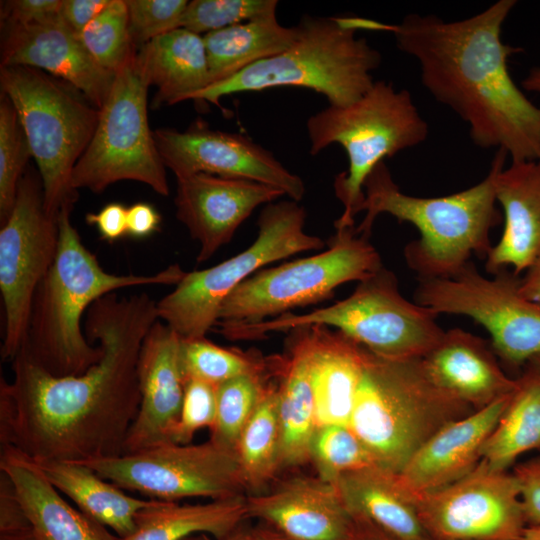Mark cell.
<instances>
[{
    "mask_svg": "<svg viewBox=\"0 0 540 540\" xmlns=\"http://www.w3.org/2000/svg\"><path fill=\"white\" fill-rule=\"evenodd\" d=\"M251 526L243 522L227 536L220 540H252Z\"/></svg>",
    "mask_w": 540,
    "mask_h": 540,
    "instance_id": "cell-53",
    "label": "cell"
},
{
    "mask_svg": "<svg viewBox=\"0 0 540 540\" xmlns=\"http://www.w3.org/2000/svg\"><path fill=\"white\" fill-rule=\"evenodd\" d=\"M430 309L407 300L396 275L382 266L358 282L353 293L335 304L305 314L290 312L253 324L220 323L229 340L261 339L268 333L323 325L334 327L370 352L388 359L423 358L444 330Z\"/></svg>",
    "mask_w": 540,
    "mask_h": 540,
    "instance_id": "cell-7",
    "label": "cell"
},
{
    "mask_svg": "<svg viewBox=\"0 0 540 540\" xmlns=\"http://www.w3.org/2000/svg\"><path fill=\"white\" fill-rule=\"evenodd\" d=\"M50 483L77 508L97 523L124 538L136 528L139 511L154 500L141 499L102 478L78 461L35 460Z\"/></svg>",
    "mask_w": 540,
    "mask_h": 540,
    "instance_id": "cell-30",
    "label": "cell"
},
{
    "mask_svg": "<svg viewBox=\"0 0 540 540\" xmlns=\"http://www.w3.org/2000/svg\"><path fill=\"white\" fill-rule=\"evenodd\" d=\"M278 384L268 383L262 397L243 428L236 447L247 490L265 491L280 469V424Z\"/></svg>",
    "mask_w": 540,
    "mask_h": 540,
    "instance_id": "cell-34",
    "label": "cell"
},
{
    "mask_svg": "<svg viewBox=\"0 0 540 540\" xmlns=\"http://www.w3.org/2000/svg\"><path fill=\"white\" fill-rule=\"evenodd\" d=\"M252 540H292L260 522L251 528Z\"/></svg>",
    "mask_w": 540,
    "mask_h": 540,
    "instance_id": "cell-50",
    "label": "cell"
},
{
    "mask_svg": "<svg viewBox=\"0 0 540 540\" xmlns=\"http://www.w3.org/2000/svg\"><path fill=\"white\" fill-rule=\"evenodd\" d=\"M309 461L317 477L333 485L346 473L376 466L358 437L344 425L317 427L310 445Z\"/></svg>",
    "mask_w": 540,
    "mask_h": 540,
    "instance_id": "cell-38",
    "label": "cell"
},
{
    "mask_svg": "<svg viewBox=\"0 0 540 540\" xmlns=\"http://www.w3.org/2000/svg\"><path fill=\"white\" fill-rule=\"evenodd\" d=\"M495 428L486 440L480 463L507 471L526 452L540 448V380L526 370Z\"/></svg>",
    "mask_w": 540,
    "mask_h": 540,
    "instance_id": "cell-33",
    "label": "cell"
},
{
    "mask_svg": "<svg viewBox=\"0 0 540 540\" xmlns=\"http://www.w3.org/2000/svg\"><path fill=\"white\" fill-rule=\"evenodd\" d=\"M474 411L432 380L422 358L388 359L363 347L349 427L377 467L399 474L433 434Z\"/></svg>",
    "mask_w": 540,
    "mask_h": 540,
    "instance_id": "cell-5",
    "label": "cell"
},
{
    "mask_svg": "<svg viewBox=\"0 0 540 540\" xmlns=\"http://www.w3.org/2000/svg\"><path fill=\"white\" fill-rule=\"evenodd\" d=\"M527 525H540V457L514 466Z\"/></svg>",
    "mask_w": 540,
    "mask_h": 540,
    "instance_id": "cell-44",
    "label": "cell"
},
{
    "mask_svg": "<svg viewBox=\"0 0 540 540\" xmlns=\"http://www.w3.org/2000/svg\"><path fill=\"white\" fill-rule=\"evenodd\" d=\"M247 518L292 540H351L356 523L335 485L291 476L268 491L246 495Z\"/></svg>",
    "mask_w": 540,
    "mask_h": 540,
    "instance_id": "cell-21",
    "label": "cell"
},
{
    "mask_svg": "<svg viewBox=\"0 0 540 540\" xmlns=\"http://www.w3.org/2000/svg\"><path fill=\"white\" fill-rule=\"evenodd\" d=\"M79 38L93 59L114 73L127 64L138 50L130 36L125 0H110Z\"/></svg>",
    "mask_w": 540,
    "mask_h": 540,
    "instance_id": "cell-37",
    "label": "cell"
},
{
    "mask_svg": "<svg viewBox=\"0 0 540 540\" xmlns=\"http://www.w3.org/2000/svg\"><path fill=\"white\" fill-rule=\"evenodd\" d=\"M247 519L246 495L198 504L154 500L136 515L135 530L117 540H184L197 534L220 540Z\"/></svg>",
    "mask_w": 540,
    "mask_h": 540,
    "instance_id": "cell-31",
    "label": "cell"
},
{
    "mask_svg": "<svg viewBox=\"0 0 540 540\" xmlns=\"http://www.w3.org/2000/svg\"><path fill=\"white\" fill-rule=\"evenodd\" d=\"M520 290L526 298L540 303V257L521 278Z\"/></svg>",
    "mask_w": 540,
    "mask_h": 540,
    "instance_id": "cell-49",
    "label": "cell"
},
{
    "mask_svg": "<svg viewBox=\"0 0 540 540\" xmlns=\"http://www.w3.org/2000/svg\"><path fill=\"white\" fill-rule=\"evenodd\" d=\"M522 87L530 92L540 93V67L532 68L522 81Z\"/></svg>",
    "mask_w": 540,
    "mask_h": 540,
    "instance_id": "cell-52",
    "label": "cell"
},
{
    "mask_svg": "<svg viewBox=\"0 0 540 540\" xmlns=\"http://www.w3.org/2000/svg\"><path fill=\"white\" fill-rule=\"evenodd\" d=\"M0 471L13 482L36 540L118 539L108 528L68 503L26 453L1 445Z\"/></svg>",
    "mask_w": 540,
    "mask_h": 540,
    "instance_id": "cell-25",
    "label": "cell"
},
{
    "mask_svg": "<svg viewBox=\"0 0 540 540\" xmlns=\"http://www.w3.org/2000/svg\"><path fill=\"white\" fill-rule=\"evenodd\" d=\"M31 522L9 476L0 471V535L31 531Z\"/></svg>",
    "mask_w": 540,
    "mask_h": 540,
    "instance_id": "cell-45",
    "label": "cell"
},
{
    "mask_svg": "<svg viewBox=\"0 0 540 540\" xmlns=\"http://www.w3.org/2000/svg\"><path fill=\"white\" fill-rule=\"evenodd\" d=\"M507 157L506 151L498 149L482 181L440 197L403 193L385 163H379L364 183L360 212L365 211V216L355 227L356 234L369 238L375 219L383 213L408 222L420 233L404 248L409 268L419 279L455 276L472 255L486 257L492 247L490 232L502 220L496 207L495 179Z\"/></svg>",
    "mask_w": 540,
    "mask_h": 540,
    "instance_id": "cell-3",
    "label": "cell"
},
{
    "mask_svg": "<svg viewBox=\"0 0 540 540\" xmlns=\"http://www.w3.org/2000/svg\"><path fill=\"white\" fill-rule=\"evenodd\" d=\"M306 211L299 202H271L258 218L256 240L244 251L207 269L183 273L168 295L157 301L158 317L181 339L206 337L219 309L241 283L275 261L323 249L325 242L305 232Z\"/></svg>",
    "mask_w": 540,
    "mask_h": 540,
    "instance_id": "cell-10",
    "label": "cell"
},
{
    "mask_svg": "<svg viewBox=\"0 0 540 540\" xmlns=\"http://www.w3.org/2000/svg\"><path fill=\"white\" fill-rule=\"evenodd\" d=\"M328 244L321 253L257 271L224 300L218 322L253 324L319 303L340 285L359 282L383 266L378 251L354 226L336 230Z\"/></svg>",
    "mask_w": 540,
    "mask_h": 540,
    "instance_id": "cell-11",
    "label": "cell"
},
{
    "mask_svg": "<svg viewBox=\"0 0 540 540\" xmlns=\"http://www.w3.org/2000/svg\"><path fill=\"white\" fill-rule=\"evenodd\" d=\"M422 361L438 386L474 410L512 394L518 386V379L501 368L491 343L459 328L444 331Z\"/></svg>",
    "mask_w": 540,
    "mask_h": 540,
    "instance_id": "cell-23",
    "label": "cell"
},
{
    "mask_svg": "<svg viewBox=\"0 0 540 540\" xmlns=\"http://www.w3.org/2000/svg\"><path fill=\"white\" fill-rule=\"evenodd\" d=\"M137 60L150 85L157 88L152 107L173 105L210 85L203 35L178 28L137 50Z\"/></svg>",
    "mask_w": 540,
    "mask_h": 540,
    "instance_id": "cell-28",
    "label": "cell"
},
{
    "mask_svg": "<svg viewBox=\"0 0 540 540\" xmlns=\"http://www.w3.org/2000/svg\"><path fill=\"white\" fill-rule=\"evenodd\" d=\"M540 161V160H539Z\"/></svg>",
    "mask_w": 540,
    "mask_h": 540,
    "instance_id": "cell-58",
    "label": "cell"
},
{
    "mask_svg": "<svg viewBox=\"0 0 540 540\" xmlns=\"http://www.w3.org/2000/svg\"><path fill=\"white\" fill-rule=\"evenodd\" d=\"M217 411V386L189 379L185 382L184 398L174 443L190 444L195 433L212 429Z\"/></svg>",
    "mask_w": 540,
    "mask_h": 540,
    "instance_id": "cell-42",
    "label": "cell"
},
{
    "mask_svg": "<svg viewBox=\"0 0 540 540\" xmlns=\"http://www.w3.org/2000/svg\"><path fill=\"white\" fill-rule=\"evenodd\" d=\"M1 3V23L34 24L61 17L62 0H10Z\"/></svg>",
    "mask_w": 540,
    "mask_h": 540,
    "instance_id": "cell-43",
    "label": "cell"
},
{
    "mask_svg": "<svg viewBox=\"0 0 540 540\" xmlns=\"http://www.w3.org/2000/svg\"><path fill=\"white\" fill-rule=\"evenodd\" d=\"M85 220L95 226L101 238L108 242L127 235V208L121 203H108L98 212L88 213Z\"/></svg>",
    "mask_w": 540,
    "mask_h": 540,
    "instance_id": "cell-46",
    "label": "cell"
},
{
    "mask_svg": "<svg viewBox=\"0 0 540 540\" xmlns=\"http://www.w3.org/2000/svg\"><path fill=\"white\" fill-rule=\"evenodd\" d=\"M413 496L433 540H517L527 526L514 474L480 462L456 482Z\"/></svg>",
    "mask_w": 540,
    "mask_h": 540,
    "instance_id": "cell-16",
    "label": "cell"
},
{
    "mask_svg": "<svg viewBox=\"0 0 540 540\" xmlns=\"http://www.w3.org/2000/svg\"><path fill=\"white\" fill-rule=\"evenodd\" d=\"M335 486L353 519L389 540H433L420 519L413 493L398 474L370 466L344 474Z\"/></svg>",
    "mask_w": 540,
    "mask_h": 540,
    "instance_id": "cell-27",
    "label": "cell"
},
{
    "mask_svg": "<svg viewBox=\"0 0 540 540\" xmlns=\"http://www.w3.org/2000/svg\"><path fill=\"white\" fill-rule=\"evenodd\" d=\"M153 136L164 165L176 178L206 173L247 179L273 186L296 202L305 194L303 180L246 135L210 129L197 120L184 131L161 128Z\"/></svg>",
    "mask_w": 540,
    "mask_h": 540,
    "instance_id": "cell-17",
    "label": "cell"
},
{
    "mask_svg": "<svg viewBox=\"0 0 540 540\" xmlns=\"http://www.w3.org/2000/svg\"><path fill=\"white\" fill-rule=\"evenodd\" d=\"M299 26H282L276 16L232 25L203 35L210 85L226 80L246 67L289 49Z\"/></svg>",
    "mask_w": 540,
    "mask_h": 540,
    "instance_id": "cell-32",
    "label": "cell"
},
{
    "mask_svg": "<svg viewBox=\"0 0 540 540\" xmlns=\"http://www.w3.org/2000/svg\"><path fill=\"white\" fill-rule=\"evenodd\" d=\"M58 242V217L47 213L41 177L29 167L0 230L3 360L12 361L26 339L33 299L55 260Z\"/></svg>",
    "mask_w": 540,
    "mask_h": 540,
    "instance_id": "cell-15",
    "label": "cell"
},
{
    "mask_svg": "<svg viewBox=\"0 0 540 540\" xmlns=\"http://www.w3.org/2000/svg\"><path fill=\"white\" fill-rule=\"evenodd\" d=\"M279 355L261 372L232 378L217 386V411L210 440L236 452L240 434L254 413L264 389L278 373Z\"/></svg>",
    "mask_w": 540,
    "mask_h": 540,
    "instance_id": "cell-35",
    "label": "cell"
},
{
    "mask_svg": "<svg viewBox=\"0 0 540 540\" xmlns=\"http://www.w3.org/2000/svg\"><path fill=\"white\" fill-rule=\"evenodd\" d=\"M517 540H540V525H527Z\"/></svg>",
    "mask_w": 540,
    "mask_h": 540,
    "instance_id": "cell-54",
    "label": "cell"
},
{
    "mask_svg": "<svg viewBox=\"0 0 540 540\" xmlns=\"http://www.w3.org/2000/svg\"><path fill=\"white\" fill-rule=\"evenodd\" d=\"M70 214L71 210L63 209L58 215L57 254L36 290L21 347L33 361L58 377L83 374L103 355L101 347L86 338L82 327V317L93 302L127 287L176 285L184 273L178 265L153 275L106 272L82 243Z\"/></svg>",
    "mask_w": 540,
    "mask_h": 540,
    "instance_id": "cell-4",
    "label": "cell"
},
{
    "mask_svg": "<svg viewBox=\"0 0 540 540\" xmlns=\"http://www.w3.org/2000/svg\"><path fill=\"white\" fill-rule=\"evenodd\" d=\"M161 215L149 203L137 202L127 208V235L146 238L156 232L161 224Z\"/></svg>",
    "mask_w": 540,
    "mask_h": 540,
    "instance_id": "cell-48",
    "label": "cell"
},
{
    "mask_svg": "<svg viewBox=\"0 0 540 540\" xmlns=\"http://www.w3.org/2000/svg\"><path fill=\"white\" fill-rule=\"evenodd\" d=\"M516 3L499 0L456 21L409 14L399 24L363 18L361 27L394 34L397 47L418 61L423 86L467 123L475 145L502 149L512 162L539 161L540 107L509 72V57L521 49L501 39Z\"/></svg>",
    "mask_w": 540,
    "mask_h": 540,
    "instance_id": "cell-2",
    "label": "cell"
},
{
    "mask_svg": "<svg viewBox=\"0 0 540 540\" xmlns=\"http://www.w3.org/2000/svg\"><path fill=\"white\" fill-rule=\"evenodd\" d=\"M149 86L136 52L116 72L110 93L99 109L95 133L73 170L76 190L101 193L113 183L132 180L169 196L166 166L148 123Z\"/></svg>",
    "mask_w": 540,
    "mask_h": 540,
    "instance_id": "cell-12",
    "label": "cell"
},
{
    "mask_svg": "<svg viewBox=\"0 0 540 540\" xmlns=\"http://www.w3.org/2000/svg\"><path fill=\"white\" fill-rule=\"evenodd\" d=\"M512 394L452 421L433 434L398 474L405 487L413 494H424L470 473L480 462L483 446Z\"/></svg>",
    "mask_w": 540,
    "mask_h": 540,
    "instance_id": "cell-22",
    "label": "cell"
},
{
    "mask_svg": "<svg viewBox=\"0 0 540 540\" xmlns=\"http://www.w3.org/2000/svg\"><path fill=\"white\" fill-rule=\"evenodd\" d=\"M0 540H36L33 530L9 535H0Z\"/></svg>",
    "mask_w": 540,
    "mask_h": 540,
    "instance_id": "cell-55",
    "label": "cell"
},
{
    "mask_svg": "<svg viewBox=\"0 0 540 540\" xmlns=\"http://www.w3.org/2000/svg\"><path fill=\"white\" fill-rule=\"evenodd\" d=\"M525 366L526 370L530 371L540 380V355L531 359Z\"/></svg>",
    "mask_w": 540,
    "mask_h": 540,
    "instance_id": "cell-56",
    "label": "cell"
},
{
    "mask_svg": "<svg viewBox=\"0 0 540 540\" xmlns=\"http://www.w3.org/2000/svg\"><path fill=\"white\" fill-rule=\"evenodd\" d=\"M504 229L485 257L487 272L512 268L519 275L540 257V161L511 162L495 179Z\"/></svg>",
    "mask_w": 540,
    "mask_h": 540,
    "instance_id": "cell-24",
    "label": "cell"
},
{
    "mask_svg": "<svg viewBox=\"0 0 540 540\" xmlns=\"http://www.w3.org/2000/svg\"><path fill=\"white\" fill-rule=\"evenodd\" d=\"M184 540H211V539L206 534H197V535L190 536Z\"/></svg>",
    "mask_w": 540,
    "mask_h": 540,
    "instance_id": "cell-57",
    "label": "cell"
},
{
    "mask_svg": "<svg viewBox=\"0 0 540 540\" xmlns=\"http://www.w3.org/2000/svg\"><path fill=\"white\" fill-rule=\"evenodd\" d=\"M78 462L122 489L152 500H217L243 496L248 491L236 452L210 439Z\"/></svg>",
    "mask_w": 540,
    "mask_h": 540,
    "instance_id": "cell-14",
    "label": "cell"
},
{
    "mask_svg": "<svg viewBox=\"0 0 540 540\" xmlns=\"http://www.w3.org/2000/svg\"><path fill=\"white\" fill-rule=\"evenodd\" d=\"M299 36L286 51L256 62L234 76L211 84L187 100L220 106L224 96L274 87L311 89L331 106H347L361 98L375 82L372 72L381 53L365 38H357L344 17L305 16Z\"/></svg>",
    "mask_w": 540,
    "mask_h": 540,
    "instance_id": "cell-6",
    "label": "cell"
},
{
    "mask_svg": "<svg viewBox=\"0 0 540 540\" xmlns=\"http://www.w3.org/2000/svg\"><path fill=\"white\" fill-rule=\"evenodd\" d=\"M276 0H193L183 13L181 28L199 35L247 21L276 16Z\"/></svg>",
    "mask_w": 540,
    "mask_h": 540,
    "instance_id": "cell-40",
    "label": "cell"
},
{
    "mask_svg": "<svg viewBox=\"0 0 540 540\" xmlns=\"http://www.w3.org/2000/svg\"><path fill=\"white\" fill-rule=\"evenodd\" d=\"M302 327L317 427L349 426L362 371L363 347L327 326Z\"/></svg>",
    "mask_w": 540,
    "mask_h": 540,
    "instance_id": "cell-26",
    "label": "cell"
},
{
    "mask_svg": "<svg viewBox=\"0 0 540 540\" xmlns=\"http://www.w3.org/2000/svg\"><path fill=\"white\" fill-rule=\"evenodd\" d=\"M0 87L28 138L47 213L72 211L78 199L73 170L95 133L100 110L76 88L37 68L1 66Z\"/></svg>",
    "mask_w": 540,
    "mask_h": 540,
    "instance_id": "cell-9",
    "label": "cell"
},
{
    "mask_svg": "<svg viewBox=\"0 0 540 540\" xmlns=\"http://www.w3.org/2000/svg\"><path fill=\"white\" fill-rule=\"evenodd\" d=\"M310 154L316 155L331 144L346 151L348 169L334 181L336 197L344 210L334 225L336 230L354 226V216L364 201V183L385 158L424 142L428 125L407 90L392 83L375 81L357 101L347 106H331L310 116L306 122Z\"/></svg>",
    "mask_w": 540,
    "mask_h": 540,
    "instance_id": "cell-8",
    "label": "cell"
},
{
    "mask_svg": "<svg viewBox=\"0 0 540 540\" xmlns=\"http://www.w3.org/2000/svg\"><path fill=\"white\" fill-rule=\"evenodd\" d=\"M488 278L470 261L449 278L419 279L415 302L436 315L472 318L491 336L496 355L512 367L540 355V303L526 298L521 278L503 269Z\"/></svg>",
    "mask_w": 540,
    "mask_h": 540,
    "instance_id": "cell-13",
    "label": "cell"
},
{
    "mask_svg": "<svg viewBox=\"0 0 540 540\" xmlns=\"http://www.w3.org/2000/svg\"><path fill=\"white\" fill-rule=\"evenodd\" d=\"M1 66L46 71L81 92L96 108L105 103L115 74L101 67L62 17L43 23H1Z\"/></svg>",
    "mask_w": 540,
    "mask_h": 540,
    "instance_id": "cell-20",
    "label": "cell"
},
{
    "mask_svg": "<svg viewBox=\"0 0 540 540\" xmlns=\"http://www.w3.org/2000/svg\"><path fill=\"white\" fill-rule=\"evenodd\" d=\"M176 179V216L200 244L198 263L229 243L258 206L285 195L273 186L247 179L206 173Z\"/></svg>",
    "mask_w": 540,
    "mask_h": 540,
    "instance_id": "cell-18",
    "label": "cell"
},
{
    "mask_svg": "<svg viewBox=\"0 0 540 540\" xmlns=\"http://www.w3.org/2000/svg\"><path fill=\"white\" fill-rule=\"evenodd\" d=\"M187 0H125L129 32L139 49L152 39L181 28Z\"/></svg>",
    "mask_w": 540,
    "mask_h": 540,
    "instance_id": "cell-41",
    "label": "cell"
},
{
    "mask_svg": "<svg viewBox=\"0 0 540 540\" xmlns=\"http://www.w3.org/2000/svg\"><path fill=\"white\" fill-rule=\"evenodd\" d=\"M30 144L17 111L3 93L0 97V221L9 217L29 158Z\"/></svg>",
    "mask_w": 540,
    "mask_h": 540,
    "instance_id": "cell-39",
    "label": "cell"
},
{
    "mask_svg": "<svg viewBox=\"0 0 540 540\" xmlns=\"http://www.w3.org/2000/svg\"><path fill=\"white\" fill-rule=\"evenodd\" d=\"M180 360L185 382L196 379L219 386L237 376L267 370L272 357L254 350L225 348L203 337L181 339Z\"/></svg>",
    "mask_w": 540,
    "mask_h": 540,
    "instance_id": "cell-36",
    "label": "cell"
},
{
    "mask_svg": "<svg viewBox=\"0 0 540 540\" xmlns=\"http://www.w3.org/2000/svg\"><path fill=\"white\" fill-rule=\"evenodd\" d=\"M355 523L356 530L351 540H389L369 525L358 521H355Z\"/></svg>",
    "mask_w": 540,
    "mask_h": 540,
    "instance_id": "cell-51",
    "label": "cell"
},
{
    "mask_svg": "<svg viewBox=\"0 0 540 540\" xmlns=\"http://www.w3.org/2000/svg\"><path fill=\"white\" fill-rule=\"evenodd\" d=\"M180 346L179 335L160 319L146 334L137 365L140 406L123 454L174 443L185 390Z\"/></svg>",
    "mask_w": 540,
    "mask_h": 540,
    "instance_id": "cell-19",
    "label": "cell"
},
{
    "mask_svg": "<svg viewBox=\"0 0 540 540\" xmlns=\"http://www.w3.org/2000/svg\"><path fill=\"white\" fill-rule=\"evenodd\" d=\"M288 333L287 350L281 356L277 387L281 470L309 461L310 445L317 429L304 330L297 327Z\"/></svg>",
    "mask_w": 540,
    "mask_h": 540,
    "instance_id": "cell-29",
    "label": "cell"
},
{
    "mask_svg": "<svg viewBox=\"0 0 540 540\" xmlns=\"http://www.w3.org/2000/svg\"><path fill=\"white\" fill-rule=\"evenodd\" d=\"M110 0H62L61 17L78 36Z\"/></svg>",
    "mask_w": 540,
    "mask_h": 540,
    "instance_id": "cell-47",
    "label": "cell"
},
{
    "mask_svg": "<svg viewBox=\"0 0 540 540\" xmlns=\"http://www.w3.org/2000/svg\"><path fill=\"white\" fill-rule=\"evenodd\" d=\"M157 320V301L145 292L97 299L83 328L103 355L80 375L54 376L20 349L13 380L0 379L1 445L37 461L122 455L140 406V349Z\"/></svg>",
    "mask_w": 540,
    "mask_h": 540,
    "instance_id": "cell-1",
    "label": "cell"
}]
</instances>
